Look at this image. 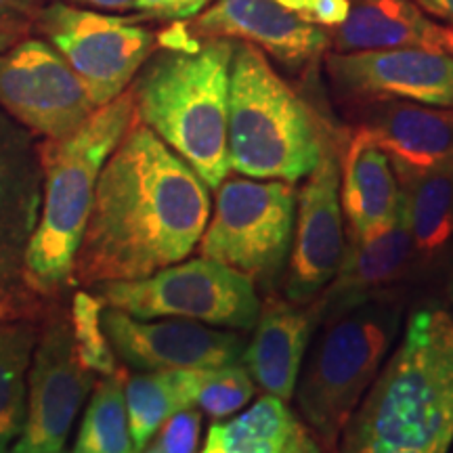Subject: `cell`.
I'll use <instances>...</instances> for the list:
<instances>
[{"label": "cell", "mask_w": 453, "mask_h": 453, "mask_svg": "<svg viewBox=\"0 0 453 453\" xmlns=\"http://www.w3.org/2000/svg\"><path fill=\"white\" fill-rule=\"evenodd\" d=\"M211 189L139 118L107 157L72 283L141 280L196 250L211 219Z\"/></svg>", "instance_id": "obj_1"}, {"label": "cell", "mask_w": 453, "mask_h": 453, "mask_svg": "<svg viewBox=\"0 0 453 453\" xmlns=\"http://www.w3.org/2000/svg\"><path fill=\"white\" fill-rule=\"evenodd\" d=\"M340 441L367 453H447L453 443V315H410Z\"/></svg>", "instance_id": "obj_2"}, {"label": "cell", "mask_w": 453, "mask_h": 453, "mask_svg": "<svg viewBox=\"0 0 453 453\" xmlns=\"http://www.w3.org/2000/svg\"><path fill=\"white\" fill-rule=\"evenodd\" d=\"M134 118V97L128 88L97 107L67 137L44 139L38 150L41 211L21 267L30 292L50 296L72 283L101 170Z\"/></svg>", "instance_id": "obj_3"}, {"label": "cell", "mask_w": 453, "mask_h": 453, "mask_svg": "<svg viewBox=\"0 0 453 453\" xmlns=\"http://www.w3.org/2000/svg\"><path fill=\"white\" fill-rule=\"evenodd\" d=\"M235 42L206 38L164 49L139 70L133 97L137 118L196 170L208 189L229 174L226 110Z\"/></svg>", "instance_id": "obj_4"}, {"label": "cell", "mask_w": 453, "mask_h": 453, "mask_svg": "<svg viewBox=\"0 0 453 453\" xmlns=\"http://www.w3.org/2000/svg\"><path fill=\"white\" fill-rule=\"evenodd\" d=\"M324 141L311 110L271 67L267 55L235 42L226 110L229 168L258 180L304 179Z\"/></svg>", "instance_id": "obj_5"}, {"label": "cell", "mask_w": 453, "mask_h": 453, "mask_svg": "<svg viewBox=\"0 0 453 453\" xmlns=\"http://www.w3.org/2000/svg\"><path fill=\"white\" fill-rule=\"evenodd\" d=\"M401 317V300L384 292L321 324L294 396L307 426L327 445L342 434L387 364Z\"/></svg>", "instance_id": "obj_6"}, {"label": "cell", "mask_w": 453, "mask_h": 453, "mask_svg": "<svg viewBox=\"0 0 453 453\" xmlns=\"http://www.w3.org/2000/svg\"><path fill=\"white\" fill-rule=\"evenodd\" d=\"M104 307L134 319H189L223 330L250 332L260 313L257 286L240 271L211 258H191L130 281L97 283Z\"/></svg>", "instance_id": "obj_7"}, {"label": "cell", "mask_w": 453, "mask_h": 453, "mask_svg": "<svg viewBox=\"0 0 453 453\" xmlns=\"http://www.w3.org/2000/svg\"><path fill=\"white\" fill-rule=\"evenodd\" d=\"M296 196L286 180H223L197 243L200 257L240 271L254 286H269L288 265Z\"/></svg>", "instance_id": "obj_8"}, {"label": "cell", "mask_w": 453, "mask_h": 453, "mask_svg": "<svg viewBox=\"0 0 453 453\" xmlns=\"http://www.w3.org/2000/svg\"><path fill=\"white\" fill-rule=\"evenodd\" d=\"M38 26L84 82L95 107L120 97L154 55V34L104 11L50 3L38 15Z\"/></svg>", "instance_id": "obj_9"}, {"label": "cell", "mask_w": 453, "mask_h": 453, "mask_svg": "<svg viewBox=\"0 0 453 453\" xmlns=\"http://www.w3.org/2000/svg\"><path fill=\"white\" fill-rule=\"evenodd\" d=\"M93 384L95 373L76 357L70 317L50 315L38 332L27 373L24 430L7 453H65L67 437Z\"/></svg>", "instance_id": "obj_10"}, {"label": "cell", "mask_w": 453, "mask_h": 453, "mask_svg": "<svg viewBox=\"0 0 453 453\" xmlns=\"http://www.w3.org/2000/svg\"><path fill=\"white\" fill-rule=\"evenodd\" d=\"M0 105L44 139L67 137L97 110L70 64L38 38L0 53Z\"/></svg>", "instance_id": "obj_11"}, {"label": "cell", "mask_w": 453, "mask_h": 453, "mask_svg": "<svg viewBox=\"0 0 453 453\" xmlns=\"http://www.w3.org/2000/svg\"><path fill=\"white\" fill-rule=\"evenodd\" d=\"M344 214L340 203V157L330 143L296 196V219L286 273V300L311 304L336 273L344 252Z\"/></svg>", "instance_id": "obj_12"}, {"label": "cell", "mask_w": 453, "mask_h": 453, "mask_svg": "<svg viewBox=\"0 0 453 453\" xmlns=\"http://www.w3.org/2000/svg\"><path fill=\"white\" fill-rule=\"evenodd\" d=\"M104 330L116 357L137 372L208 370L240 361L243 338L189 319H134L104 307Z\"/></svg>", "instance_id": "obj_13"}, {"label": "cell", "mask_w": 453, "mask_h": 453, "mask_svg": "<svg viewBox=\"0 0 453 453\" xmlns=\"http://www.w3.org/2000/svg\"><path fill=\"white\" fill-rule=\"evenodd\" d=\"M332 81L367 99H401L453 110V57L445 50L393 49L327 57Z\"/></svg>", "instance_id": "obj_14"}, {"label": "cell", "mask_w": 453, "mask_h": 453, "mask_svg": "<svg viewBox=\"0 0 453 453\" xmlns=\"http://www.w3.org/2000/svg\"><path fill=\"white\" fill-rule=\"evenodd\" d=\"M416 246L407 220L403 197L395 219L367 235H349L332 281L309 304L317 326L347 313L378 294L390 292L410 267Z\"/></svg>", "instance_id": "obj_15"}, {"label": "cell", "mask_w": 453, "mask_h": 453, "mask_svg": "<svg viewBox=\"0 0 453 453\" xmlns=\"http://www.w3.org/2000/svg\"><path fill=\"white\" fill-rule=\"evenodd\" d=\"M196 30L208 38H237L288 65L307 64L330 44V32L277 0H219L197 17Z\"/></svg>", "instance_id": "obj_16"}, {"label": "cell", "mask_w": 453, "mask_h": 453, "mask_svg": "<svg viewBox=\"0 0 453 453\" xmlns=\"http://www.w3.org/2000/svg\"><path fill=\"white\" fill-rule=\"evenodd\" d=\"M315 327L317 319L309 304L281 298H267L260 304L254 336L240 357L254 384L267 395L290 401Z\"/></svg>", "instance_id": "obj_17"}, {"label": "cell", "mask_w": 453, "mask_h": 453, "mask_svg": "<svg viewBox=\"0 0 453 453\" xmlns=\"http://www.w3.org/2000/svg\"><path fill=\"white\" fill-rule=\"evenodd\" d=\"M364 128L387 151L396 174L420 173L453 154V110L376 99Z\"/></svg>", "instance_id": "obj_18"}, {"label": "cell", "mask_w": 453, "mask_h": 453, "mask_svg": "<svg viewBox=\"0 0 453 453\" xmlns=\"http://www.w3.org/2000/svg\"><path fill=\"white\" fill-rule=\"evenodd\" d=\"M340 203L349 235H367L399 212L401 187L387 151L361 127L340 160Z\"/></svg>", "instance_id": "obj_19"}, {"label": "cell", "mask_w": 453, "mask_h": 453, "mask_svg": "<svg viewBox=\"0 0 453 453\" xmlns=\"http://www.w3.org/2000/svg\"><path fill=\"white\" fill-rule=\"evenodd\" d=\"M347 19L330 32L338 53L430 49L441 50L443 27L428 21L411 0H349Z\"/></svg>", "instance_id": "obj_20"}, {"label": "cell", "mask_w": 453, "mask_h": 453, "mask_svg": "<svg viewBox=\"0 0 453 453\" xmlns=\"http://www.w3.org/2000/svg\"><path fill=\"white\" fill-rule=\"evenodd\" d=\"M41 211V179L0 141V283L21 275L26 246Z\"/></svg>", "instance_id": "obj_21"}, {"label": "cell", "mask_w": 453, "mask_h": 453, "mask_svg": "<svg viewBox=\"0 0 453 453\" xmlns=\"http://www.w3.org/2000/svg\"><path fill=\"white\" fill-rule=\"evenodd\" d=\"M416 252H439L453 237V154L420 173L396 174Z\"/></svg>", "instance_id": "obj_22"}, {"label": "cell", "mask_w": 453, "mask_h": 453, "mask_svg": "<svg viewBox=\"0 0 453 453\" xmlns=\"http://www.w3.org/2000/svg\"><path fill=\"white\" fill-rule=\"evenodd\" d=\"M200 387V370L143 372L127 378L124 399L130 437L137 451L150 443L156 430L173 413L194 407Z\"/></svg>", "instance_id": "obj_23"}, {"label": "cell", "mask_w": 453, "mask_h": 453, "mask_svg": "<svg viewBox=\"0 0 453 453\" xmlns=\"http://www.w3.org/2000/svg\"><path fill=\"white\" fill-rule=\"evenodd\" d=\"M41 327L26 317H0V453L19 439L27 411V373Z\"/></svg>", "instance_id": "obj_24"}, {"label": "cell", "mask_w": 453, "mask_h": 453, "mask_svg": "<svg viewBox=\"0 0 453 453\" xmlns=\"http://www.w3.org/2000/svg\"><path fill=\"white\" fill-rule=\"evenodd\" d=\"M296 426L286 401L265 395L234 420L214 422L200 453H280Z\"/></svg>", "instance_id": "obj_25"}, {"label": "cell", "mask_w": 453, "mask_h": 453, "mask_svg": "<svg viewBox=\"0 0 453 453\" xmlns=\"http://www.w3.org/2000/svg\"><path fill=\"white\" fill-rule=\"evenodd\" d=\"M124 384L127 376L120 370L93 384L70 453H139L130 437Z\"/></svg>", "instance_id": "obj_26"}, {"label": "cell", "mask_w": 453, "mask_h": 453, "mask_svg": "<svg viewBox=\"0 0 453 453\" xmlns=\"http://www.w3.org/2000/svg\"><path fill=\"white\" fill-rule=\"evenodd\" d=\"M70 324L78 361L88 372L101 373V376H110L116 372V353L104 330V303L97 298V294L87 290L73 294Z\"/></svg>", "instance_id": "obj_27"}, {"label": "cell", "mask_w": 453, "mask_h": 453, "mask_svg": "<svg viewBox=\"0 0 453 453\" xmlns=\"http://www.w3.org/2000/svg\"><path fill=\"white\" fill-rule=\"evenodd\" d=\"M254 393H257V384L252 376L243 364L234 361V364L200 370L196 405H200V410L212 416L214 420H223L250 403Z\"/></svg>", "instance_id": "obj_28"}, {"label": "cell", "mask_w": 453, "mask_h": 453, "mask_svg": "<svg viewBox=\"0 0 453 453\" xmlns=\"http://www.w3.org/2000/svg\"><path fill=\"white\" fill-rule=\"evenodd\" d=\"M202 437V411L187 407L168 418L139 453H197Z\"/></svg>", "instance_id": "obj_29"}, {"label": "cell", "mask_w": 453, "mask_h": 453, "mask_svg": "<svg viewBox=\"0 0 453 453\" xmlns=\"http://www.w3.org/2000/svg\"><path fill=\"white\" fill-rule=\"evenodd\" d=\"M288 11L296 13L300 19L311 26L338 27L347 19L349 0H277Z\"/></svg>", "instance_id": "obj_30"}, {"label": "cell", "mask_w": 453, "mask_h": 453, "mask_svg": "<svg viewBox=\"0 0 453 453\" xmlns=\"http://www.w3.org/2000/svg\"><path fill=\"white\" fill-rule=\"evenodd\" d=\"M134 9L156 19H189L203 9V0H137Z\"/></svg>", "instance_id": "obj_31"}, {"label": "cell", "mask_w": 453, "mask_h": 453, "mask_svg": "<svg viewBox=\"0 0 453 453\" xmlns=\"http://www.w3.org/2000/svg\"><path fill=\"white\" fill-rule=\"evenodd\" d=\"M30 7L32 0H0V53L17 42Z\"/></svg>", "instance_id": "obj_32"}, {"label": "cell", "mask_w": 453, "mask_h": 453, "mask_svg": "<svg viewBox=\"0 0 453 453\" xmlns=\"http://www.w3.org/2000/svg\"><path fill=\"white\" fill-rule=\"evenodd\" d=\"M137 0H67V4L95 11H130L134 9Z\"/></svg>", "instance_id": "obj_33"}, {"label": "cell", "mask_w": 453, "mask_h": 453, "mask_svg": "<svg viewBox=\"0 0 453 453\" xmlns=\"http://www.w3.org/2000/svg\"><path fill=\"white\" fill-rule=\"evenodd\" d=\"M416 4L426 13L439 17L453 30V0H416Z\"/></svg>", "instance_id": "obj_34"}, {"label": "cell", "mask_w": 453, "mask_h": 453, "mask_svg": "<svg viewBox=\"0 0 453 453\" xmlns=\"http://www.w3.org/2000/svg\"><path fill=\"white\" fill-rule=\"evenodd\" d=\"M280 453H315V449L303 426H296L294 434L288 439V443L283 445V449Z\"/></svg>", "instance_id": "obj_35"}, {"label": "cell", "mask_w": 453, "mask_h": 453, "mask_svg": "<svg viewBox=\"0 0 453 453\" xmlns=\"http://www.w3.org/2000/svg\"><path fill=\"white\" fill-rule=\"evenodd\" d=\"M441 50L453 57V30L449 27H443V34H441Z\"/></svg>", "instance_id": "obj_36"}, {"label": "cell", "mask_w": 453, "mask_h": 453, "mask_svg": "<svg viewBox=\"0 0 453 453\" xmlns=\"http://www.w3.org/2000/svg\"><path fill=\"white\" fill-rule=\"evenodd\" d=\"M338 453H367L353 443H347V441H340V451Z\"/></svg>", "instance_id": "obj_37"}, {"label": "cell", "mask_w": 453, "mask_h": 453, "mask_svg": "<svg viewBox=\"0 0 453 453\" xmlns=\"http://www.w3.org/2000/svg\"><path fill=\"white\" fill-rule=\"evenodd\" d=\"M208 3H211V0H203V7H206V4H208Z\"/></svg>", "instance_id": "obj_38"}, {"label": "cell", "mask_w": 453, "mask_h": 453, "mask_svg": "<svg viewBox=\"0 0 453 453\" xmlns=\"http://www.w3.org/2000/svg\"><path fill=\"white\" fill-rule=\"evenodd\" d=\"M451 304H453V288H451Z\"/></svg>", "instance_id": "obj_39"}, {"label": "cell", "mask_w": 453, "mask_h": 453, "mask_svg": "<svg viewBox=\"0 0 453 453\" xmlns=\"http://www.w3.org/2000/svg\"><path fill=\"white\" fill-rule=\"evenodd\" d=\"M0 317H4V313H3V311H0Z\"/></svg>", "instance_id": "obj_40"}]
</instances>
